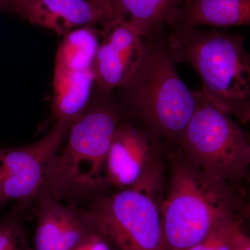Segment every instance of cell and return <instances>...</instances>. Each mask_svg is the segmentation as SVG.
Listing matches in <instances>:
<instances>
[{
	"label": "cell",
	"mask_w": 250,
	"mask_h": 250,
	"mask_svg": "<svg viewBox=\"0 0 250 250\" xmlns=\"http://www.w3.org/2000/svg\"><path fill=\"white\" fill-rule=\"evenodd\" d=\"M246 192L207 173L182 154L174 158L161 204L165 250H187L215 228L243 218Z\"/></svg>",
	"instance_id": "6da1fadb"
},
{
	"label": "cell",
	"mask_w": 250,
	"mask_h": 250,
	"mask_svg": "<svg viewBox=\"0 0 250 250\" xmlns=\"http://www.w3.org/2000/svg\"><path fill=\"white\" fill-rule=\"evenodd\" d=\"M168 42L174 62H186L200 75L198 91L208 103L242 123L249 121L250 64L243 35L181 27Z\"/></svg>",
	"instance_id": "7a4b0ae2"
},
{
	"label": "cell",
	"mask_w": 250,
	"mask_h": 250,
	"mask_svg": "<svg viewBox=\"0 0 250 250\" xmlns=\"http://www.w3.org/2000/svg\"><path fill=\"white\" fill-rule=\"evenodd\" d=\"M123 88L125 101L141 118L156 147L160 141L178 146L198 106V95L181 80L170 52L146 45L139 68Z\"/></svg>",
	"instance_id": "3957f363"
},
{
	"label": "cell",
	"mask_w": 250,
	"mask_h": 250,
	"mask_svg": "<svg viewBox=\"0 0 250 250\" xmlns=\"http://www.w3.org/2000/svg\"><path fill=\"white\" fill-rule=\"evenodd\" d=\"M120 124V117L106 106L88 108L69 126L67 141L47 172L45 188L55 200L87 195L108 187L105 163Z\"/></svg>",
	"instance_id": "277c9868"
},
{
	"label": "cell",
	"mask_w": 250,
	"mask_h": 250,
	"mask_svg": "<svg viewBox=\"0 0 250 250\" xmlns=\"http://www.w3.org/2000/svg\"><path fill=\"white\" fill-rule=\"evenodd\" d=\"M198 95V106L178 146L182 154L199 168L241 187L250 164V146L231 116Z\"/></svg>",
	"instance_id": "5b68a950"
},
{
	"label": "cell",
	"mask_w": 250,
	"mask_h": 250,
	"mask_svg": "<svg viewBox=\"0 0 250 250\" xmlns=\"http://www.w3.org/2000/svg\"><path fill=\"white\" fill-rule=\"evenodd\" d=\"M162 193L152 188H129L98 199L88 210L113 250H165Z\"/></svg>",
	"instance_id": "8992f818"
},
{
	"label": "cell",
	"mask_w": 250,
	"mask_h": 250,
	"mask_svg": "<svg viewBox=\"0 0 250 250\" xmlns=\"http://www.w3.org/2000/svg\"><path fill=\"white\" fill-rule=\"evenodd\" d=\"M100 29L77 28L63 36L57 49L54 72L52 113L57 121L72 124L88 108L95 82L94 61Z\"/></svg>",
	"instance_id": "52a82bcc"
},
{
	"label": "cell",
	"mask_w": 250,
	"mask_h": 250,
	"mask_svg": "<svg viewBox=\"0 0 250 250\" xmlns=\"http://www.w3.org/2000/svg\"><path fill=\"white\" fill-rule=\"evenodd\" d=\"M70 124L57 121L39 141L17 149H3L0 205L16 200L25 208L45 187L47 172L66 137Z\"/></svg>",
	"instance_id": "ba28073f"
},
{
	"label": "cell",
	"mask_w": 250,
	"mask_h": 250,
	"mask_svg": "<svg viewBox=\"0 0 250 250\" xmlns=\"http://www.w3.org/2000/svg\"><path fill=\"white\" fill-rule=\"evenodd\" d=\"M107 186L119 188L148 187L163 190L159 150L146 131L127 123L117 126L105 163Z\"/></svg>",
	"instance_id": "9c48e42d"
},
{
	"label": "cell",
	"mask_w": 250,
	"mask_h": 250,
	"mask_svg": "<svg viewBox=\"0 0 250 250\" xmlns=\"http://www.w3.org/2000/svg\"><path fill=\"white\" fill-rule=\"evenodd\" d=\"M11 9L31 24L62 36L77 28L103 27L127 17L115 0H18Z\"/></svg>",
	"instance_id": "30bf717a"
},
{
	"label": "cell",
	"mask_w": 250,
	"mask_h": 250,
	"mask_svg": "<svg viewBox=\"0 0 250 250\" xmlns=\"http://www.w3.org/2000/svg\"><path fill=\"white\" fill-rule=\"evenodd\" d=\"M103 41L94 61L95 82L103 89L123 88L139 68L146 45L129 20L118 18L100 29Z\"/></svg>",
	"instance_id": "8fae6325"
},
{
	"label": "cell",
	"mask_w": 250,
	"mask_h": 250,
	"mask_svg": "<svg viewBox=\"0 0 250 250\" xmlns=\"http://www.w3.org/2000/svg\"><path fill=\"white\" fill-rule=\"evenodd\" d=\"M33 250H73L95 228L89 210L64 205L42 188L36 195Z\"/></svg>",
	"instance_id": "7c38bea8"
},
{
	"label": "cell",
	"mask_w": 250,
	"mask_h": 250,
	"mask_svg": "<svg viewBox=\"0 0 250 250\" xmlns=\"http://www.w3.org/2000/svg\"><path fill=\"white\" fill-rule=\"evenodd\" d=\"M182 27L250 26V0H189L175 20Z\"/></svg>",
	"instance_id": "4fadbf2b"
},
{
	"label": "cell",
	"mask_w": 250,
	"mask_h": 250,
	"mask_svg": "<svg viewBox=\"0 0 250 250\" xmlns=\"http://www.w3.org/2000/svg\"><path fill=\"white\" fill-rule=\"evenodd\" d=\"M142 36L151 35L166 23L174 24L182 0H117Z\"/></svg>",
	"instance_id": "5bb4252c"
},
{
	"label": "cell",
	"mask_w": 250,
	"mask_h": 250,
	"mask_svg": "<svg viewBox=\"0 0 250 250\" xmlns=\"http://www.w3.org/2000/svg\"><path fill=\"white\" fill-rule=\"evenodd\" d=\"M243 218L219 225L201 241L187 250H236L247 238L242 230Z\"/></svg>",
	"instance_id": "9a60e30c"
},
{
	"label": "cell",
	"mask_w": 250,
	"mask_h": 250,
	"mask_svg": "<svg viewBox=\"0 0 250 250\" xmlns=\"http://www.w3.org/2000/svg\"><path fill=\"white\" fill-rule=\"evenodd\" d=\"M24 210L18 207L0 220V250H33L23 223Z\"/></svg>",
	"instance_id": "2e32d148"
},
{
	"label": "cell",
	"mask_w": 250,
	"mask_h": 250,
	"mask_svg": "<svg viewBox=\"0 0 250 250\" xmlns=\"http://www.w3.org/2000/svg\"><path fill=\"white\" fill-rule=\"evenodd\" d=\"M73 250H114L107 237L95 225V229L82 240Z\"/></svg>",
	"instance_id": "e0dca14e"
},
{
	"label": "cell",
	"mask_w": 250,
	"mask_h": 250,
	"mask_svg": "<svg viewBox=\"0 0 250 250\" xmlns=\"http://www.w3.org/2000/svg\"><path fill=\"white\" fill-rule=\"evenodd\" d=\"M18 0H0V9H11Z\"/></svg>",
	"instance_id": "ac0fdd59"
},
{
	"label": "cell",
	"mask_w": 250,
	"mask_h": 250,
	"mask_svg": "<svg viewBox=\"0 0 250 250\" xmlns=\"http://www.w3.org/2000/svg\"><path fill=\"white\" fill-rule=\"evenodd\" d=\"M236 250H250V240L249 237H247L239 246L238 247Z\"/></svg>",
	"instance_id": "d6986e66"
},
{
	"label": "cell",
	"mask_w": 250,
	"mask_h": 250,
	"mask_svg": "<svg viewBox=\"0 0 250 250\" xmlns=\"http://www.w3.org/2000/svg\"><path fill=\"white\" fill-rule=\"evenodd\" d=\"M3 149H0V176H1V157H2Z\"/></svg>",
	"instance_id": "ffe728a7"
},
{
	"label": "cell",
	"mask_w": 250,
	"mask_h": 250,
	"mask_svg": "<svg viewBox=\"0 0 250 250\" xmlns=\"http://www.w3.org/2000/svg\"><path fill=\"white\" fill-rule=\"evenodd\" d=\"M115 1H117V0H115Z\"/></svg>",
	"instance_id": "44dd1931"
}]
</instances>
